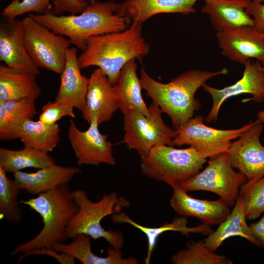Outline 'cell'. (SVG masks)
Here are the masks:
<instances>
[{
	"label": "cell",
	"mask_w": 264,
	"mask_h": 264,
	"mask_svg": "<svg viewBox=\"0 0 264 264\" xmlns=\"http://www.w3.org/2000/svg\"><path fill=\"white\" fill-rule=\"evenodd\" d=\"M149 108L150 116L136 110L123 113L125 132L123 142L129 149L136 150L141 158L154 146H173V140L177 135L176 131L164 122L163 112L156 103L152 102Z\"/></svg>",
	"instance_id": "obj_7"
},
{
	"label": "cell",
	"mask_w": 264,
	"mask_h": 264,
	"mask_svg": "<svg viewBox=\"0 0 264 264\" xmlns=\"http://www.w3.org/2000/svg\"><path fill=\"white\" fill-rule=\"evenodd\" d=\"M36 75L27 71L0 65V101L30 99L36 100L41 89Z\"/></svg>",
	"instance_id": "obj_23"
},
{
	"label": "cell",
	"mask_w": 264,
	"mask_h": 264,
	"mask_svg": "<svg viewBox=\"0 0 264 264\" xmlns=\"http://www.w3.org/2000/svg\"><path fill=\"white\" fill-rule=\"evenodd\" d=\"M203 13L207 14L217 32L254 26L246 9L251 0H202Z\"/></svg>",
	"instance_id": "obj_20"
},
{
	"label": "cell",
	"mask_w": 264,
	"mask_h": 264,
	"mask_svg": "<svg viewBox=\"0 0 264 264\" xmlns=\"http://www.w3.org/2000/svg\"><path fill=\"white\" fill-rule=\"evenodd\" d=\"M203 121L202 115L191 118L176 130L177 135L173 140L174 146L189 145L204 157L212 158L227 152L231 140L238 138L254 123L238 129L220 130L207 126Z\"/></svg>",
	"instance_id": "obj_10"
},
{
	"label": "cell",
	"mask_w": 264,
	"mask_h": 264,
	"mask_svg": "<svg viewBox=\"0 0 264 264\" xmlns=\"http://www.w3.org/2000/svg\"><path fill=\"white\" fill-rule=\"evenodd\" d=\"M112 220L115 223H128L142 232L146 236L148 242V252L145 258V263H150L153 250L155 246L157 239L163 233L169 231H177L184 235L189 233H197L204 235H209L213 230L209 224L202 223L196 227L188 226L187 220L185 217L175 218L172 222L165 223L158 227H148L137 223L125 213H118L112 215Z\"/></svg>",
	"instance_id": "obj_27"
},
{
	"label": "cell",
	"mask_w": 264,
	"mask_h": 264,
	"mask_svg": "<svg viewBox=\"0 0 264 264\" xmlns=\"http://www.w3.org/2000/svg\"><path fill=\"white\" fill-rule=\"evenodd\" d=\"M80 168L58 165L56 163L40 169L34 173L22 171L13 173L14 180L21 190L32 195L46 193L58 186L67 184L77 174Z\"/></svg>",
	"instance_id": "obj_19"
},
{
	"label": "cell",
	"mask_w": 264,
	"mask_h": 264,
	"mask_svg": "<svg viewBox=\"0 0 264 264\" xmlns=\"http://www.w3.org/2000/svg\"><path fill=\"white\" fill-rule=\"evenodd\" d=\"M252 1L257 3H263L264 2V0H251Z\"/></svg>",
	"instance_id": "obj_40"
},
{
	"label": "cell",
	"mask_w": 264,
	"mask_h": 264,
	"mask_svg": "<svg viewBox=\"0 0 264 264\" xmlns=\"http://www.w3.org/2000/svg\"><path fill=\"white\" fill-rule=\"evenodd\" d=\"M20 189L14 180L0 167V217L10 223H19L22 218V210L18 201Z\"/></svg>",
	"instance_id": "obj_30"
},
{
	"label": "cell",
	"mask_w": 264,
	"mask_h": 264,
	"mask_svg": "<svg viewBox=\"0 0 264 264\" xmlns=\"http://www.w3.org/2000/svg\"><path fill=\"white\" fill-rule=\"evenodd\" d=\"M118 109L114 85L99 68H96L88 78L86 103L82 110L83 118L88 124L95 120L99 125L110 121Z\"/></svg>",
	"instance_id": "obj_15"
},
{
	"label": "cell",
	"mask_w": 264,
	"mask_h": 264,
	"mask_svg": "<svg viewBox=\"0 0 264 264\" xmlns=\"http://www.w3.org/2000/svg\"><path fill=\"white\" fill-rule=\"evenodd\" d=\"M221 53L229 60L244 65L255 59L264 66V34L254 26L217 32Z\"/></svg>",
	"instance_id": "obj_14"
},
{
	"label": "cell",
	"mask_w": 264,
	"mask_h": 264,
	"mask_svg": "<svg viewBox=\"0 0 264 264\" xmlns=\"http://www.w3.org/2000/svg\"><path fill=\"white\" fill-rule=\"evenodd\" d=\"M35 100L30 99L0 101V139L11 140L12 135L25 120L32 119L37 111Z\"/></svg>",
	"instance_id": "obj_28"
},
{
	"label": "cell",
	"mask_w": 264,
	"mask_h": 264,
	"mask_svg": "<svg viewBox=\"0 0 264 264\" xmlns=\"http://www.w3.org/2000/svg\"><path fill=\"white\" fill-rule=\"evenodd\" d=\"M54 0H13L3 9L1 15L7 21L28 13L41 15L49 12Z\"/></svg>",
	"instance_id": "obj_33"
},
{
	"label": "cell",
	"mask_w": 264,
	"mask_h": 264,
	"mask_svg": "<svg viewBox=\"0 0 264 264\" xmlns=\"http://www.w3.org/2000/svg\"><path fill=\"white\" fill-rule=\"evenodd\" d=\"M66 116L75 117L73 107L55 101H48L42 108L38 120L48 125H54Z\"/></svg>",
	"instance_id": "obj_34"
},
{
	"label": "cell",
	"mask_w": 264,
	"mask_h": 264,
	"mask_svg": "<svg viewBox=\"0 0 264 264\" xmlns=\"http://www.w3.org/2000/svg\"><path fill=\"white\" fill-rule=\"evenodd\" d=\"M20 203L38 213L42 219L43 226L33 238L18 244L11 255L52 247L56 244L67 241V227L78 211L72 191L67 184L58 186L35 198L26 200L22 199Z\"/></svg>",
	"instance_id": "obj_4"
},
{
	"label": "cell",
	"mask_w": 264,
	"mask_h": 264,
	"mask_svg": "<svg viewBox=\"0 0 264 264\" xmlns=\"http://www.w3.org/2000/svg\"><path fill=\"white\" fill-rule=\"evenodd\" d=\"M60 75V87L54 101L82 111L86 103L88 78L81 73L75 47L68 50L65 66Z\"/></svg>",
	"instance_id": "obj_21"
},
{
	"label": "cell",
	"mask_w": 264,
	"mask_h": 264,
	"mask_svg": "<svg viewBox=\"0 0 264 264\" xmlns=\"http://www.w3.org/2000/svg\"><path fill=\"white\" fill-rule=\"evenodd\" d=\"M61 130L57 123L48 125L40 120L24 121L13 132L11 140L20 138L24 147L48 153L60 141Z\"/></svg>",
	"instance_id": "obj_25"
},
{
	"label": "cell",
	"mask_w": 264,
	"mask_h": 264,
	"mask_svg": "<svg viewBox=\"0 0 264 264\" xmlns=\"http://www.w3.org/2000/svg\"><path fill=\"white\" fill-rule=\"evenodd\" d=\"M175 264H232L224 256L214 253L206 247L204 241L186 244V248L174 254Z\"/></svg>",
	"instance_id": "obj_31"
},
{
	"label": "cell",
	"mask_w": 264,
	"mask_h": 264,
	"mask_svg": "<svg viewBox=\"0 0 264 264\" xmlns=\"http://www.w3.org/2000/svg\"><path fill=\"white\" fill-rule=\"evenodd\" d=\"M241 199L246 219L259 218L264 212V176L254 182L246 181L240 188Z\"/></svg>",
	"instance_id": "obj_32"
},
{
	"label": "cell",
	"mask_w": 264,
	"mask_h": 264,
	"mask_svg": "<svg viewBox=\"0 0 264 264\" xmlns=\"http://www.w3.org/2000/svg\"><path fill=\"white\" fill-rule=\"evenodd\" d=\"M263 128V123L257 119L238 140L232 142L227 152L231 166L244 175L248 182L264 176V146L260 141Z\"/></svg>",
	"instance_id": "obj_11"
},
{
	"label": "cell",
	"mask_w": 264,
	"mask_h": 264,
	"mask_svg": "<svg viewBox=\"0 0 264 264\" xmlns=\"http://www.w3.org/2000/svg\"><path fill=\"white\" fill-rule=\"evenodd\" d=\"M262 70L263 71V72H264V66H262Z\"/></svg>",
	"instance_id": "obj_41"
},
{
	"label": "cell",
	"mask_w": 264,
	"mask_h": 264,
	"mask_svg": "<svg viewBox=\"0 0 264 264\" xmlns=\"http://www.w3.org/2000/svg\"><path fill=\"white\" fill-rule=\"evenodd\" d=\"M244 66L242 77L233 85L221 89L206 83L202 86L203 90L208 92L213 100L212 107L205 119L207 123L217 121L221 106L232 96L248 93L252 96L243 99L242 102L253 101L261 103L264 101V72L262 70L261 64L257 60L253 62L250 60Z\"/></svg>",
	"instance_id": "obj_13"
},
{
	"label": "cell",
	"mask_w": 264,
	"mask_h": 264,
	"mask_svg": "<svg viewBox=\"0 0 264 264\" xmlns=\"http://www.w3.org/2000/svg\"><path fill=\"white\" fill-rule=\"evenodd\" d=\"M227 72L226 68L216 72L193 69L183 72L167 83H162L154 79L142 67L140 80L147 96L169 116L173 129L176 131L199 110L201 103L195 97L197 91L208 80Z\"/></svg>",
	"instance_id": "obj_1"
},
{
	"label": "cell",
	"mask_w": 264,
	"mask_h": 264,
	"mask_svg": "<svg viewBox=\"0 0 264 264\" xmlns=\"http://www.w3.org/2000/svg\"><path fill=\"white\" fill-rule=\"evenodd\" d=\"M246 220L242 202L238 197L229 216L219 224L216 230L213 231L204 240L206 248L215 252L225 240L233 236L242 237L250 243L261 246L253 236Z\"/></svg>",
	"instance_id": "obj_26"
},
{
	"label": "cell",
	"mask_w": 264,
	"mask_h": 264,
	"mask_svg": "<svg viewBox=\"0 0 264 264\" xmlns=\"http://www.w3.org/2000/svg\"><path fill=\"white\" fill-rule=\"evenodd\" d=\"M172 188L173 193L170 204L181 216L195 217L203 223L218 225L224 220L231 212L228 204L220 198L213 201L194 198L179 186Z\"/></svg>",
	"instance_id": "obj_17"
},
{
	"label": "cell",
	"mask_w": 264,
	"mask_h": 264,
	"mask_svg": "<svg viewBox=\"0 0 264 264\" xmlns=\"http://www.w3.org/2000/svg\"><path fill=\"white\" fill-rule=\"evenodd\" d=\"M0 60L10 67L23 70L35 75L40 70L30 57L24 44L22 21L1 22L0 24Z\"/></svg>",
	"instance_id": "obj_16"
},
{
	"label": "cell",
	"mask_w": 264,
	"mask_h": 264,
	"mask_svg": "<svg viewBox=\"0 0 264 264\" xmlns=\"http://www.w3.org/2000/svg\"><path fill=\"white\" fill-rule=\"evenodd\" d=\"M89 124V128L82 131L72 119L69 121L67 136L77 159V164L114 165L116 159L113 154L112 144L107 135L99 131V124L96 120H92Z\"/></svg>",
	"instance_id": "obj_12"
},
{
	"label": "cell",
	"mask_w": 264,
	"mask_h": 264,
	"mask_svg": "<svg viewBox=\"0 0 264 264\" xmlns=\"http://www.w3.org/2000/svg\"><path fill=\"white\" fill-rule=\"evenodd\" d=\"M142 23L132 21L125 30L91 37L78 57L81 69L98 67L114 85L123 66L132 60H140L150 51L142 35Z\"/></svg>",
	"instance_id": "obj_2"
},
{
	"label": "cell",
	"mask_w": 264,
	"mask_h": 264,
	"mask_svg": "<svg viewBox=\"0 0 264 264\" xmlns=\"http://www.w3.org/2000/svg\"><path fill=\"white\" fill-rule=\"evenodd\" d=\"M117 3L89 0L81 13L56 15L48 12L28 16L54 33L66 37L78 48L84 51L92 36L123 31L127 28L126 19L115 13Z\"/></svg>",
	"instance_id": "obj_3"
},
{
	"label": "cell",
	"mask_w": 264,
	"mask_h": 264,
	"mask_svg": "<svg viewBox=\"0 0 264 264\" xmlns=\"http://www.w3.org/2000/svg\"><path fill=\"white\" fill-rule=\"evenodd\" d=\"M56 163L48 153L24 147L19 150L0 148V167L6 173L28 168L42 169Z\"/></svg>",
	"instance_id": "obj_29"
},
{
	"label": "cell",
	"mask_w": 264,
	"mask_h": 264,
	"mask_svg": "<svg viewBox=\"0 0 264 264\" xmlns=\"http://www.w3.org/2000/svg\"><path fill=\"white\" fill-rule=\"evenodd\" d=\"M135 60L129 61L122 68L117 81L114 85L115 95L119 109L122 113L128 110H136L150 116V110L141 94L142 88L137 74Z\"/></svg>",
	"instance_id": "obj_22"
},
{
	"label": "cell",
	"mask_w": 264,
	"mask_h": 264,
	"mask_svg": "<svg viewBox=\"0 0 264 264\" xmlns=\"http://www.w3.org/2000/svg\"><path fill=\"white\" fill-rule=\"evenodd\" d=\"M36 255H44L50 256L62 264H73L75 262V259L73 257L65 253L58 252L53 247L40 248L23 254L19 257L18 262V263H20L22 260L27 257Z\"/></svg>",
	"instance_id": "obj_36"
},
{
	"label": "cell",
	"mask_w": 264,
	"mask_h": 264,
	"mask_svg": "<svg viewBox=\"0 0 264 264\" xmlns=\"http://www.w3.org/2000/svg\"><path fill=\"white\" fill-rule=\"evenodd\" d=\"M78 211L66 228L68 239H73L80 234H86L94 240L105 239L112 247L120 250L124 239L118 231L106 230L101 225L106 216L121 212L124 208L130 206L128 200L118 197L115 192L105 194L97 202L90 200L86 192L79 189L72 191Z\"/></svg>",
	"instance_id": "obj_5"
},
{
	"label": "cell",
	"mask_w": 264,
	"mask_h": 264,
	"mask_svg": "<svg viewBox=\"0 0 264 264\" xmlns=\"http://www.w3.org/2000/svg\"><path fill=\"white\" fill-rule=\"evenodd\" d=\"M246 11L252 17L255 29L264 34V3L254 2L251 0Z\"/></svg>",
	"instance_id": "obj_37"
},
{
	"label": "cell",
	"mask_w": 264,
	"mask_h": 264,
	"mask_svg": "<svg viewBox=\"0 0 264 264\" xmlns=\"http://www.w3.org/2000/svg\"><path fill=\"white\" fill-rule=\"evenodd\" d=\"M141 159L140 169L145 176L172 187L193 178L207 162L192 147L176 149L166 145L154 146Z\"/></svg>",
	"instance_id": "obj_6"
},
{
	"label": "cell",
	"mask_w": 264,
	"mask_h": 264,
	"mask_svg": "<svg viewBox=\"0 0 264 264\" xmlns=\"http://www.w3.org/2000/svg\"><path fill=\"white\" fill-rule=\"evenodd\" d=\"M258 119L264 123V110L259 111L257 114Z\"/></svg>",
	"instance_id": "obj_39"
},
{
	"label": "cell",
	"mask_w": 264,
	"mask_h": 264,
	"mask_svg": "<svg viewBox=\"0 0 264 264\" xmlns=\"http://www.w3.org/2000/svg\"><path fill=\"white\" fill-rule=\"evenodd\" d=\"M88 2L87 0H54L49 13L56 15L65 12L78 14L85 9Z\"/></svg>",
	"instance_id": "obj_35"
},
{
	"label": "cell",
	"mask_w": 264,
	"mask_h": 264,
	"mask_svg": "<svg viewBox=\"0 0 264 264\" xmlns=\"http://www.w3.org/2000/svg\"><path fill=\"white\" fill-rule=\"evenodd\" d=\"M22 21L25 46L32 61L38 68L61 74L71 44L69 40L54 33L28 16Z\"/></svg>",
	"instance_id": "obj_8"
},
{
	"label": "cell",
	"mask_w": 264,
	"mask_h": 264,
	"mask_svg": "<svg viewBox=\"0 0 264 264\" xmlns=\"http://www.w3.org/2000/svg\"><path fill=\"white\" fill-rule=\"evenodd\" d=\"M249 227L253 236L264 247V215L259 221L250 224Z\"/></svg>",
	"instance_id": "obj_38"
},
{
	"label": "cell",
	"mask_w": 264,
	"mask_h": 264,
	"mask_svg": "<svg viewBox=\"0 0 264 264\" xmlns=\"http://www.w3.org/2000/svg\"><path fill=\"white\" fill-rule=\"evenodd\" d=\"M92 238L86 234H80L69 243L55 244L52 247L56 251L68 255L83 264H137L136 258H124L120 250L112 246L107 250L108 256L101 257L94 254L91 249Z\"/></svg>",
	"instance_id": "obj_24"
},
{
	"label": "cell",
	"mask_w": 264,
	"mask_h": 264,
	"mask_svg": "<svg viewBox=\"0 0 264 264\" xmlns=\"http://www.w3.org/2000/svg\"><path fill=\"white\" fill-rule=\"evenodd\" d=\"M246 176L233 170L227 152L210 158L206 167L180 187L186 192L206 191L219 196L229 206L236 203L241 187Z\"/></svg>",
	"instance_id": "obj_9"
},
{
	"label": "cell",
	"mask_w": 264,
	"mask_h": 264,
	"mask_svg": "<svg viewBox=\"0 0 264 264\" xmlns=\"http://www.w3.org/2000/svg\"><path fill=\"white\" fill-rule=\"evenodd\" d=\"M198 0H124L118 4L115 13L124 18L127 23L145 22L153 16L162 13L194 14Z\"/></svg>",
	"instance_id": "obj_18"
}]
</instances>
